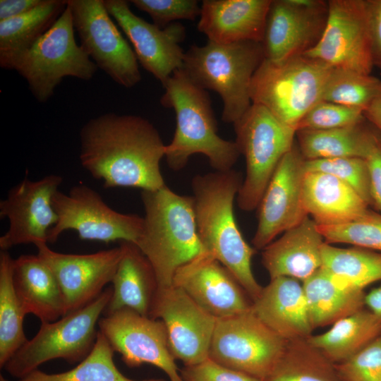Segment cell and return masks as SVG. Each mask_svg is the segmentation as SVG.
Instances as JSON below:
<instances>
[{"instance_id":"ba28073f","label":"cell","mask_w":381,"mask_h":381,"mask_svg":"<svg viewBox=\"0 0 381 381\" xmlns=\"http://www.w3.org/2000/svg\"><path fill=\"white\" fill-rule=\"evenodd\" d=\"M112 291V288H107L83 308L56 321L42 323L35 336L12 356L4 369L20 379L52 359L63 358L70 363L81 362L94 346L98 333L96 326Z\"/></svg>"},{"instance_id":"f6af8a7d","label":"cell","mask_w":381,"mask_h":381,"mask_svg":"<svg viewBox=\"0 0 381 381\" xmlns=\"http://www.w3.org/2000/svg\"><path fill=\"white\" fill-rule=\"evenodd\" d=\"M47 0H1L0 21L23 15L42 5Z\"/></svg>"},{"instance_id":"30bf717a","label":"cell","mask_w":381,"mask_h":381,"mask_svg":"<svg viewBox=\"0 0 381 381\" xmlns=\"http://www.w3.org/2000/svg\"><path fill=\"white\" fill-rule=\"evenodd\" d=\"M288 340L249 310L217 319L209 358L262 381L284 353Z\"/></svg>"},{"instance_id":"ac0fdd59","label":"cell","mask_w":381,"mask_h":381,"mask_svg":"<svg viewBox=\"0 0 381 381\" xmlns=\"http://www.w3.org/2000/svg\"><path fill=\"white\" fill-rule=\"evenodd\" d=\"M328 13L322 0H272L262 45L265 59L282 61L305 54L320 40Z\"/></svg>"},{"instance_id":"4fadbf2b","label":"cell","mask_w":381,"mask_h":381,"mask_svg":"<svg viewBox=\"0 0 381 381\" xmlns=\"http://www.w3.org/2000/svg\"><path fill=\"white\" fill-rule=\"evenodd\" d=\"M317 44L305 54L334 68L370 74L374 67L367 0H329Z\"/></svg>"},{"instance_id":"8992f818","label":"cell","mask_w":381,"mask_h":381,"mask_svg":"<svg viewBox=\"0 0 381 381\" xmlns=\"http://www.w3.org/2000/svg\"><path fill=\"white\" fill-rule=\"evenodd\" d=\"M333 68L305 55L282 61L264 59L251 81V102L296 131L303 117L322 100Z\"/></svg>"},{"instance_id":"8d00e7d4","label":"cell","mask_w":381,"mask_h":381,"mask_svg":"<svg viewBox=\"0 0 381 381\" xmlns=\"http://www.w3.org/2000/svg\"><path fill=\"white\" fill-rule=\"evenodd\" d=\"M318 227L327 243H347L381 253V213L377 211L369 209L352 222Z\"/></svg>"},{"instance_id":"7402d4cb","label":"cell","mask_w":381,"mask_h":381,"mask_svg":"<svg viewBox=\"0 0 381 381\" xmlns=\"http://www.w3.org/2000/svg\"><path fill=\"white\" fill-rule=\"evenodd\" d=\"M272 0H204L198 30L208 41L261 42Z\"/></svg>"},{"instance_id":"4dcf8cb0","label":"cell","mask_w":381,"mask_h":381,"mask_svg":"<svg viewBox=\"0 0 381 381\" xmlns=\"http://www.w3.org/2000/svg\"><path fill=\"white\" fill-rule=\"evenodd\" d=\"M381 334V322L369 310L361 309L333 324L322 334L310 336L308 343L334 364L356 353Z\"/></svg>"},{"instance_id":"74e56055","label":"cell","mask_w":381,"mask_h":381,"mask_svg":"<svg viewBox=\"0 0 381 381\" xmlns=\"http://www.w3.org/2000/svg\"><path fill=\"white\" fill-rule=\"evenodd\" d=\"M306 171L330 174L353 188L370 206V180L366 161L360 157L305 160Z\"/></svg>"},{"instance_id":"277c9868","label":"cell","mask_w":381,"mask_h":381,"mask_svg":"<svg viewBox=\"0 0 381 381\" xmlns=\"http://www.w3.org/2000/svg\"><path fill=\"white\" fill-rule=\"evenodd\" d=\"M141 199L145 216L135 245L152 266L158 288L169 287L181 267L205 253L198 235L193 199L167 185L142 190Z\"/></svg>"},{"instance_id":"c3c4849f","label":"cell","mask_w":381,"mask_h":381,"mask_svg":"<svg viewBox=\"0 0 381 381\" xmlns=\"http://www.w3.org/2000/svg\"><path fill=\"white\" fill-rule=\"evenodd\" d=\"M0 381H8V380L2 375H1Z\"/></svg>"},{"instance_id":"f546056e","label":"cell","mask_w":381,"mask_h":381,"mask_svg":"<svg viewBox=\"0 0 381 381\" xmlns=\"http://www.w3.org/2000/svg\"><path fill=\"white\" fill-rule=\"evenodd\" d=\"M375 128L367 120L357 125L296 131L298 148L305 160L366 157Z\"/></svg>"},{"instance_id":"836d02e7","label":"cell","mask_w":381,"mask_h":381,"mask_svg":"<svg viewBox=\"0 0 381 381\" xmlns=\"http://www.w3.org/2000/svg\"><path fill=\"white\" fill-rule=\"evenodd\" d=\"M13 260L7 250L0 253V366L27 341L23 330L26 315L13 284Z\"/></svg>"},{"instance_id":"9c48e42d","label":"cell","mask_w":381,"mask_h":381,"mask_svg":"<svg viewBox=\"0 0 381 381\" xmlns=\"http://www.w3.org/2000/svg\"><path fill=\"white\" fill-rule=\"evenodd\" d=\"M74 30L67 4L52 26L13 66L39 102L48 101L64 78L88 80L97 71V65L76 43Z\"/></svg>"},{"instance_id":"8fae6325","label":"cell","mask_w":381,"mask_h":381,"mask_svg":"<svg viewBox=\"0 0 381 381\" xmlns=\"http://www.w3.org/2000/svg\"><path fill=\"white\" fill-rule=\"evenodd\" d=\"M57 222L49 231L47 243H53L66 230H74L83 240L129 241L136 243L143 217L123 214L108 206L92 188L79 184L68 193L57 190L52 198Z\"/></svg>"},{"instance_id":"e0dca14e","label":"cell","mask_w":381,"mask_h":381,"mask_svg":"<svg viewBox=\"0 0 381 381\" xmlns=\"http://www.w3.org/2000/svg\"><path fill=\"white\" fill-rule=\"evenodd\" d=\"M305 159L295 145L281 159L257 208L258 225L252 240L262 250L307 216L303 198Z\"/></svg>"},{"instance_id":"60d3db41","label":"cell","mask_w":381,"mask_h":381,"mask_svg":"<svg viewBox=\"0 0 381 381\" xmlns=\"http://www.w3.org/2000/svg\"><path fill=\"white\" fill-rule=\"evenodd\" d=\"M139 10L147 13L153 24L160 28L178 20H194L200 14V7L195 0H132Z\"/></svg>"},{"instance_id":"ab89813d","label":"cell","mask_w":381,"mask_h":381,"mask_svg":"<svg viewBox=\"0 0 381 381\" xmlns=\"http://www.w3.org/2000/svg\"><path fill=\"white\" fill-rule=\"evenodd\" d=\"M334 365L341 381H381V334L347 360Z\"/></svg>"},{"instance_id":"3957f363","label":"cell","mask_w":381,"mask_h":381,"mask_svg":"<svg viewBox=\"0 0 381 381\" xmlns=\"http://www.w3.org/2000/svg\"><path fill=\"white\" fill-rule=\"evenodd\" d=\"M162 85L165 91L161 104L174 110L176 121L174 137L165 145L164 157L169 168L179 171L186 167L192 155L202 154L216 171L231 169L241 154L236 142L218 135L206 90L181 68L175 71Z\"/></svg>"},{"instance_id":"603a6c76","label":"cell","mask_w":381,"mask_h":381,"mask_svg":"<svg viewBox=\"0 0 381 381\" xmlns=\"http://www.w3.org/2000/svg\"><path fill=\"white\" fill-rule=\"evenodd\" d=\"M325 243L318 224L307 216L262 249V262L270 279L288 277L303 282L321 267Z\"/></svg>"},{"instance_id":"d6a6232c","label":"cell","mask_w":381,"mask_h":381,"mask_svg":"<svg viewBox=\"0 0 381 381\" xmlns=\"http://www.w3.org/2000/svg\"><path fill=\"white\" fill-rule=\"evenodd\" d=\"M262 381H341L335 365L306 339L289 341L282 357Z\"/></svg>"},{"instance_id":"ffe728a7","label":"cell","mask_w":381,"mask_h":381,"mask_svg":"<svg viewBox=\"0 0 381 381\" xmlns=\"http://www.w3.org/2000/svg\"><path fill=\"white\" fill-rule=\"evenodd\" d=\"M37 255L55 275L63 293L66 315L88 305L111 282L121 257V246L90 254L52 250L47 243L35 246Z\"/></svg>"},{"instance_id":"b9f144b4","label":"cell","mask_w":381,"mask_h":381,"mask_svg":"<svg viewBox=\"0 0 381 381\" xmlns=\"http://www.w3.org/2000/svg\"><path fill=\"white\" fill-rule=\"evenodd\" d=\"M180 373L183 381H261L209 358L198 364L185 366Z\"/></svg>"},{"instance_id":"d4e9b609","label":"cell","mask_w":381,"mask_h":381,"mask_svg":"<svg viewBox=\"0 0 381 381\" xmlns=\"http://www.w3.org/2000/svg\"><path fill=\"white\" fill-rule=\"evenodd\" d=\"M13 284L25 313L42 323L66 315L65 300L51 268L38 255H22L13 260Z\"/></svg>"},{"instance_id":"2e32d148","label":"cell","mask_w":381,"mask_h":381,"mask_svg":"<svg viewBox=\"0 0 381 381\" xmlns=\"http://www.w3.org/2000/svg\"><path fill=\"white\" fill-rule=\"evenodd\" d=\"M149 317L165 325L171 353L185 366L209 358L217 320L195 303L181 289H157Z\"/></svg>"},{"instance_id":"d6986e66","label":"cell","mask_w":381,"mask_h":381,"mask_svg":"<svg viewBox=\"0 0 381 381\" xmlns=\"http://www.w3.org/2000/svg\"><path fill=\"white\" fill-rule=\"evenodd\" d=\"M109 15L133 44L141 66L164 85L172 73L182 68L184 53L180 43L186 28L175 22L164 28L134 14L125 0H104Z\"/></svg>"},{"instance_id":"f35d334b","label":"cell","mask_w":381,"mask_h":381,"mask_svg":"<svg viewBox=\"0 0 381 381\" xmlns=\"http://www.w3.org/2000/svg\"><path fill=\"white\" fill-rule=\"evenodd\" d=\"M366 119L360 109L322 100L315 104L301 120L300 130H328L354 126Z\"/></svg>"},{"instance_id":"7dc6e473","label":"cell","mask_w":381,"mask_h":381,"mask_svg":"<svg viewBox=\"0 0 381 381\" xmlns=\"http://www.w3.org/2000/svg\"><path fill=\"white\" fill-rule=\"evenodd\" d=\"M365 119L381 132V98L372 103L365 111Z\"/></svg>"},{"instance_id":"52a82bcc","label":"cell","mask_w":381,"mask_h":381,"mask_svg":"<svg viewBox=\"0 0 381 381\" xmlns=\"http://www.w3.org/2000/svg\"><path fill=\"white\" fill-rule=\"evenodd\" d=\"M233 124L235 142L246 160V176L237 203L241 210L249 212L258 207L279 162L294 147L296 131L266 107L254 103Z\"/></svg>"},{"instance_id":"4316f807","label":"cell","mask_w":381,"mask_h":381,"mask_svg":"<svg viewBox=\"0 0 381 381\" xmlns=\"http://www.w3.org/2000/svg\"><path fill=\"white\" fill-rule=\"evenodd\" d=\"M120 246L122 254L111 281L112 296L105 315L129 308L149 317L158 289L153 267L135 243L121 241Z\"/></svg>"},{"instance_id":"bcb514c9","label":"cell","mask_w":381,"mask_h":381,"mask_svg":"<svg viewBox=\"0 0 381 381\" xmlns=\"http://www.w3.org/2000/svg\"><path fill=\"white\" fill-rule=\"evenodd\" d=\"M364 304L381 322V286L365 295Z\"/></svg>"},{"instance_id":"9a60e30c","label":"cell","mask_w":381,"mask_h":381,"mask_svg":"<svg viewBox=\"0 0 381 381\" xmlns=\"http://www.w3.org/2000/svg\"><path fill=\"white\" fill-rule=\"evenodd\" d=\"M62 177L49 174L37 181L25 176L13 186L0 202V217L7 218L9 226L0 237V248L27 243H48L49 231L57 222L52 198L59 190Z\"/></svg>"},{"instance_id":"44dd1931","label":"cell","mask_w":381,"mask_h":381,"mask_svg":"<svg viewBox=\"0 0 381 381\" xmlns=\"http://www.w3.org/2000/svg\"><path fill=\"white\" fill-rule=\"evenodd\" d=\"M173 285L216 319L243 313L252 306L251 299L234 276L207 253L181 267Z\"/></svg>"},{"instance_id":"6da1fadb","label":"cell","mask_w":381,"mask_h":381,"mask_svg":"<svg viewBox=\"0 0 381 381\" xmlns=\"http://www.w3.org/2000/svg\"><path fill=\"white\" fill-rule=\"evenodd\" d=\"M80 141L82 166L104 187L155 190L166 185L160 169L166 145L148 120L104 114L83 126Z\"/></svg>"},{"instance_id":"7c38bea8","label":"cell","mask_w":381,"mask_h":381,"mask_svg":"<svg viewBox=\"0 0 381 381\" xmlns=\"http://www.w3.org/2000/svg\"><path fill=\"white\" fill-rule=\"evenodd\" d=\"M80 47L115 83L135 86L141 73L134 51L108 13L104 0H67Z\"/></svg>"},{"instance_id":"484cf974","label":"cell","mask_w":381,"mask_h":381,"mask_svg":"<svg viewBox=\"0 0 381 381\" xmlns=\"http://www.w3.org/2000/svg\"><path fill=\"white\" fill-rule=\"evenodd\" d=\"M303 198L307 214L317 224H339L363 217L368 204L349 185L325 173L306 171Z\"/></svg>"},{"instance_id":"7bdbcfd3","label":"cell","mask_w":381,"mask_h":381,"mask_svg":"<svg viewBox=\"0 0 381 381\" xmlns=\"http://www.w3.org/2000/svg\"><path fill=\"white\" fill-rule=\"evenodd\" d=\"M365 160L368 164L370 180V206L381 213V132L375 128Z\"/></svg>"},{"instance_id":"cb8c5ba5","label":"cell","mask_w":381,"mask_h":381,"mask_svg":"<svg viewBox=\"0 0 381 381\" xmlns=\"http://www.w3.org/2000/svg\"><path fill=\"white\" fill-rule=\"evenodd\" d=\"M255 315L284 339H306L313 329L303 287L298 279L279 277L270 279L252 302Z\"/></svg>"},{"instance_id":"e575fe53","label":"cell","mask_w":381,"mask_h":381,"mask_svg":"<svg viewBox=\"0 0 381 381\" xmlns=\"http://www.w3.org/2000/svg\"><path fill=\"white\" fill-rule=\"evenodd\" d=\"M114 350L98 331L90 353L74 368L49 374L35 370L18 381H166L163 379L134 380L124 376L114 364Z\"/></svg>"},{"instance_id":"5b68a950","label":"cell","mask_w":381,"mask_h":381,"mask_svg":"<svg viewBox=\"0 0 381 381\" xmlns=\"http://www.w3.org/2000/svg\"><path fill=\"white\" fill-rule=\"evenodd\" d=\"M265 59L261 42L242 41L192 45L185 53L181 69L198 86L222 98V120L234 123L251 105L250 84Z\"/></svg>"},{"instance_id":"1f68e13d","label":"cell","mask_w":381,"mask_h":381,"mask_svg":"<svg viewBox=\"0 0 381 381\" xmlns=\"http://www.w3.org/2000/svg\"><path fill=\"white\" fill-rule=\"evenodd\" d=\"M321 268L343 284L363 290L381 280V253L360 248H339L325 243Z\"/></svg>"},{"instance_id":"ee69618b","label":"cell","mask_w":381,"mask_h":381,"mask_svg":"<svg viewBox=\"0 0 381 381\" xmlns=\"http://www.w3.org/2000/svg\"><path fill=\"white\" fill-rule=\"evenodd\" d=\"M374 66L381 69V0H367Z\"/></svg>"},{"instance_id":"d590c367","label":"cell","mask_w":381,"mask_h":381,"mask_svg":"<svg viewBox=\"0 0 381 381\" xmlns=\"http://www.w3.org/2000/svg\"><path fill=\"white\" fill-rule=\"evenodd\" d=\"M381 98V80L370 74L333 68L327 81L322 100L363 111Z\"/></svg>"},{"instance_id":"83f0119b","label":"cell","mask_w":381,"mask_h":381,"mask_svg":"<svg viewBox=\"0 0 381 381\" xmlns=\"http://www.w3.org/2000/svg\"><path fill=\"white\" fill-rule=\"evenodd\" d=\"M313 328L335 323L363 308V290L347 286L320 268L303 282Z\"/></svg>"},{"instance_id":"f1b7e54d","label":"cell","mask_w":381,"mask_h":381,"mask_svg":"<svg viewBox=\"0 0 381 381\" xmlns=\"http://www.w3.org/2000/svg\"><path fill=\"white\" fill-rule=\"evenodd\" d=\"M67 0H47L39 7L0 21V66L13 70L16 61L56 22Z\"/></svg>"},{"instance_id":"5bb4252c","label":"cell","mask_w":381,"mask_h":381,"mask_svg":"<svg viewBox=\"0 0 381 381\" xmlns=\"http://www.w3.org/2000/svg\"><path fill=\"white\" fill-rule=\"evenodd\" d=\"M99 331L128 367L143 363L162 370L169 381H183L173 356L164 323L129 308L100 318Z\"/></svg>"},{"instance_id":"7a4b0ae2","label":"cell","mask_w":381,"mask_h":381,"mask_svg":"<svg viewBox=\"0 0 381 381\" xmlns=\"http://www.w3.org/2000/svg\"><path fill=\"white\" fill-rule=\"evenodd\" d=\"M243 179L233 169L196 175L191 183L192 197L198 235L205 253L231 272L253 302L262 289L251 267L255 250L244 239L234 212Z\"/></svg>"}]
</instances>
